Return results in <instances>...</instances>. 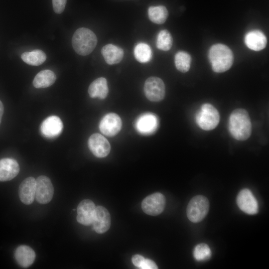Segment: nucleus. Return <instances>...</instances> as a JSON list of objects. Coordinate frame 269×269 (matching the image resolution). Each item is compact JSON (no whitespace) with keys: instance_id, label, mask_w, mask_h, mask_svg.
<instances>
[{"instance_id":"nucleus-1","label":"nucleus","mask_w":269,"mask_h":269,"mask_svg":"<svg viewBox=\"0 0 269 269\" xmlns=\"http://www.w3.org/2000/svg\"><path fill=\"white\" fill-rule=\"evenodd\" d=\"M229 130L232 136L237 140L248 139L252 133L251 119L244 109H237L231 114L229 120Z\"/></svg>"},{"instance_id":"nucleus-2","label":"nucleus","mask_w":269,"mask_h":269,"mask_svg":"<svg viewBox=\"0 0 269 269\" xmlns=\"http://www.w3.org/2000/svg\"><path fill=\"white\" fill-rule=\"evenodd\" d=\"M208 56L212 68L217 73H222L229 70L234 61L232 50L226 45L220 43L211 47Z\"/></svg>"},{"instance_id":"nucleus-3","label":"nucleus","mask_w":269,"mask_h":269,"mask_svg":"<svg viewBox=\"0 0 269 269\" xmlns=\"http://www.w3.org/2000/svg\"><path fill=\"white\" fill-rule=\"evenodd\" d=\"M97 44V38L90 29L81 27L76 30L72 38V45L75 52L82 56L90 54Z\"/></svg>"},{"instance_id":"nucleus-4","label":"nucleus","mask_w":269,"mask_h":269,"mask_svg":"<svg viewBox=\"0 0 269 269\" xmlns=\"http://www.w3.org/2000/svg\"><path fill=\"white\" fill-rule=\"evenodd\" d=\"M198 126L205 131L215 129L220 121L218 110L212 105L206 103L202 105L195 116Z\"/></svg>"},{"instance_id":"nucleus-5","label":"nucleus","mask_w":269,"mask_h":269,"mask_svg":"<svg viewBox=\"0 0 269 269\" xmlns=\"http://www.w3.org/2000/svg\"><path fill=\"white\" fill-rule=\"evenodd\" d=\"M209 201L203 195L193 197L189 201L186 209L188 219L193 223L201 222L206 217L209 209Z\"/></svg>"},{"instance_id":"nucleus-6","label":"nucleus","mask_w":269,"mask_h":269,"mask_svg":"<svg viewBox=\"0 0 269 269\" xmlns=\"http://www.w3.org/2000/svg\"><path fill=\"white\" fill-rule=\"evenodd\" d=\"M146 97L152 102H159L165 96V87L163 81L157 77H150L146 79L144 85Z\"/></svg>"},{"instance_id":"nucleus-7","label":"nucleus","mask_w":269,"mask_h":269,"mask_svg":"<svg viewBox=\"0 0 269 269\" xmlns=\"http://www.w3.org/2000/svg\"><path fill=\"white\" fill-rule=\"evenodd\" d=\"M166 200L164 195L156 192L147 196L142 201L141 208L147 215L156 216L163 211L165 206Z\"/></svg>"},{"instance_id":"nucleus-8","label":"nucleus","mask_w":269,"mask_h":269,"mask_svg":"<svg viewBox=\"0 0 269 269\" xmlns=\"http://www.w3.org/2000/svg\"><path fill=\"white\" fill-rule=\"evenodd\" d=\"M54 188L50 179L46 176L40 175L36 179L35 197L40 204H47L52 199Z\"/></svg>"},{"instance_id":"nucleus-9","label":"nucleus","mask_w":269,"mask_h":269,"mask_svg":"<svg viewBox=\"0 0 269 269\" xmlns=\"http://www.w3.org/2000/svg\"><path fill=\"white\" fill-rule=\"evenodd\" d=\"M237 204L244 212L249 215H255L259 212L258 203L249 189L241 190L237 197Z\"/></svg>"},{"instance_id":"nucleus-10","label":"nucleus","mask_w":269,"mask_h":269,"mask_svg":"<svg viewBox=\"0 0 269 269\" xmlns=\"http://www.w3.org/2000/svg\"><path fill=\"white\" fill-rule=\"evenodd\" d=\"M158 126L157 116L151 113L140 115L135 121V128L138 133L144 135L154 133Z\"/></svg>"},{"instance_id":"nucleus-11","label":"nucleus","mask_w":269,"mask_h":269,"mask_svg":"<svg viewBox=\"0 0 269 269\" xmlns=\"http://www.w3.org/2000/svg\"><path fill=\"white\" fill-rule=\"evenodd\" d=\"M122 123L120 117L116 114L111 113L106 114L101 120L99 129L104 134L112 136L120 131Z\"/></svg>"},{"instance_id":"nucleus-12","label":"nucleus","mask_w":269,"mask_h":269,"mask_svg":"<svg viewBox=\"0 0 269 269\" xmlns=\"http://www.w3.org/2000/svg\"><path fill=\"white\" fill-rule=\"evenodd\" d=\"M63 123L57 116H50L41 123L40 131L42 135L47 138H54L59 135L62 132Z\"/></svg>"},{"instance_id":"nucleus-13","label":"nucleus","mask_w":269,"mask_h":269,"mask_svg":"<svg viewBox=\"0 0 269 269\" xmlns=\"http://www.w3.org/2000/svg\"><path fill=\"white\" fill-rule=\"evenodd\" d=\"M88 146L92 153L98 157L108 155L111 149L108 140L102 135L96 133L92 134L88 139Z\"/></svg>"},{"instance_id":"nucleus-14","label":"nucleus","mask_w":269,"mask_h":269,"mask_svg":"<svg viewBox=\"0 0 269 269\" xmlns=\"http://www.w3.org/2000/svg\"><path fill=\"white\" fill-rule=\"evenodd\" d=\"M92 224L95 232L103 234L107 232L111 226V216L108 210L102 206L96 207Z\"/></svg>"},{"instance_id":"nucleus-15","label":"nucleus","mask_w":269,"mask_h":269,"mask_svg":"<svg viewBox=\"0 0 269 269\" xmlns=\"http://www.w3.org/2000/svg\"><path fill=\"white\" fill-rule=\"evenodd\" d=\"M96 206L89 199L81 201L77 207V221L85 226L92 224Z\"/></svg>"},{"instance_id":"nucleus-16","label":"nucleus","mask_w":269,"mask_h":269,"mask_svg":"<svg viewBox=\"0 0 269 269\" xmlns=\"http://www.w3.org/2000/svg\"><path fill=\"white\" fill-rule=\"evenodd\" d=\"M36 179L33 177H28L20 183L18 195L20 201L24 204L30 205L33 203L35 195Z\"/></svg>"},{"instance_id":"nucleus-17","label":"nucleus","mask_w":269,"mask_h":269,"mask_svg":"<svg viewBox=\"0 0 269 269\" xmlns=\"http://www.w3.org/2000/svg\"><path fill=\"white\" fill-rule=\"evenodd\" d=\"M19 166L14 159H0V181H7L14 178L19 172Z\"/></svg>"},{"instance_id":"nucleus-18","label":"nucleus","mask_w":269,"mask_h":269,"mask_svg":"<svg viewBox=\"0 0 269 269\" xmlns=\"http://www.w3.org/2000/svg\"><path fill=\"white\" fill-rule=\"evenodd\" d=\"M244 41L246 46L254 51H260L264 49L267 43L266 36L258 30L248 32L245 36Z\"/></svg>"},{"instance_id":"nucleus-19","label":"nucleus","mask_w":269,"mask_h":269,"mask_svg":"<svg viewBox=\"0 0 269 269\" xmlns=\"http://www.w3.org/2000/svg\"><path fill=\"white\" fill-rule=\"evenodd\" d=\"M14 257L17 264L23 268L30 267L35 259L34 250L27 245H20L15 250Z\"/></svg>"},{"instance_id":"nucleus-20","label":"nucleus","mask_w":269,"mask_h":269,"mask_svg":"<svg viewBox=\"0 0 269 269\" xmlns=\"http://www.w3.org/2000/svg\"><path fill=\"white\" fill-rule=\"evenodd\" d=\"M101 53L106 62L109 65L120 63L124 57V51L119 47L112 44L105 45Z\"/></svg>"},{"instance_id":"nucleus-21","label":"nucleus","mask_w":269,"mask_h":269,"mask_svg":"<svg viewBox=\"0 0 269 269\" xmlns=\"http://www.w3.org/2000/svg\"><path fill=\"white\" fill-rule=\"evenodd\" d=\"M109 89L106 79L100 77L95 80L90 85L88 88L89 96L92 98L104 99L107 96Z\"/></svg>"},{"instance_id":"nucleus-22","label":"nucleus","mask_w":269,"mask_h":269,"mask_svg":"<svg viewBox=\"0 0 269 269\" xmlns=\"http://www.w3.org/2000/svg\"><path fill=\"white\" fill-rule=\"evenodd\" d=\"M56 79L55 74L50 70H43L35 76L33 85L36 88L48 87L54 84Z\"/></svg>"},{"instance_id":"nucleus-23","label":"nucleus","mask_w":269,"mask_h":269,"mask_svg":"<svg viewBox=\"0 0 269 269\" xmlns=\"http://www.w3.org/2000/svg\"><path fill=\"white\" fill-rule=\"evenodd\" d=\"M148 16L152 22L161 24L166 20L168 12L164 6H151L148 9Z\"/></svg>"},{"instance_id":"nucleus-24","label":"nucleus","mask_w":269,"mask_h":269,"mask_svg":"<svg viewBox=\"0 0 269 269\" xmlns=\"http://www.w3.org/2000/svg\"><path fill=\"white\" fill-rule=\"evenodd\" d=\"M21 58L25 63L30 65L38 66L46 60V55L43 51L36 49L23 53Z\"/></svg>"},{"instance_id":"nucleus-25","label":"nucleus","mask_w":269,"mask_h":269,"mask_svg":"<svg viewBox=\"0 0 269 269\" xmlns=\"http://www.w3.org/2000/svg\"><path fill=\"white\" fill-rule=\"evenodd\" d=\"M134 56L140 63H146L151 58L152 52L150 47L144 43H138L134 48Z\"/></svg>"},{"instance_id":"nucleus-26","label":"nucleus","mask_w":269,"mask_h":269,"mask_svg":"<svg viewBox=\"0 0 269 269\" xmlns=\"http://www.w3.org/2000/svg\"><path fill=\"white\" fill-rule=\"evenodd\" d=\"M191 57L189 53L185 51H179L175 55L174 63L177 69L182 73L189 70Z\"/></svg>"},{"instance_id":"nucleus-27","label":"nucleus","mask_w":269,"mask_h":269,"mask_svg":"<svg viewBox=\"0 0 269 269\" xmlns=\"http://www.w3.org/2000/svg\"><path fill=\"white\" fill-rule=\"evenodd\" d=\"M173 39L169 32L166 30H161L157 35L156 46L163 51H168L172 47Z\"/></svg>"},{"instance_id":"nucleus-28","label":"nucleus","mask_w":269,"mask_h":269,"mask_svg":"<svg viewBox=\"0 0 269 269\" xmlns=\"http://www.w3.org/2000/svg\"><path fill=\"white\" fill-rule=\"evenodd\" d=\"M193 257L197 261L205 262L211 257V251L209 246L205 243L197 245L193 250Z\"/></svg>"},{"instance_id":"nucleus-29","label":"nucleus","mask_w":269,"mask_h":269,"mask_svg":"<svg viewBox=\"0 0 269 269\" xmlns=\"http://www.w3.org/2000/svg\"><path fill=\"white\" fill-rule=\"evenodd\" d=\"M67 0H52L54 12L58 14L62 13L65 9Z\"/></svg>"},{"instance_id":"nucleus-30","label":"nucleus","mask_w":269,"mask_h":269,"mask_svg":"<svg viewBox=\"0 0 269 269\" xmlns=\"http://www.w3.org/2000/svg\"><path fill=\"white\" fill-rule=\"evenodd\" d=\"M141 269H157L158 267L154 262L148 259H145L140 268Z\"/></svg>"},{"instance_id":"nucleus-31","label":"nucleus","mask_w":269,"mask_h":269,"mask_svg":"<svg viewBox=\"0 0 269 269\" xmlns=\"http://www.w3.org/2000/svg\"><path fill=\"white\" fill-rule=\"evenodd\" d=\"M144 260V257L139 255H134L132 258V261L133 264L139 269L140 268Z\"/></svg>"},{"instance_id":"nucleus-32","label":"nucleus","mask_w":269,"mask_h":269,"mask_svg":"<svg viewBox=\"0 0 269 269\" xmlns=\"http://www.w3.org/2000/svg\"><path fill=\"white\" fill-rule=\"evenodd\" d=\"M3 110H4L3 105L1 101L0 100V124L1 121V119H2V115L3 113Z\"/></svg>"}]
</instances>
